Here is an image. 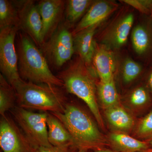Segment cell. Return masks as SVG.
Wrapping results in <instances>:
<instances>
[{"label":"cell","mask_w":152,"mask_h":152,"mask_svg":"<svg viewBox=\"0 0 152 152\" xmlns=\"http://www.w3.org/2000/svg\"><path fill=\"white\" fill-rule=\"evenodd\" d=\"M65 126L78 150L94 151L109 147L107 136L85 110L73 104H66L62 113H52Z\"/></svg>","instance_id":"1"},{"label":"cell","mask_w":152,"mask_h":152,"mask_svg":"<svg viewBox=\"0 0 152 152\" xmlns=\"http://www.w3.org/2000/svg\"><path fill=\"white\" fill-rule=\"evenodd\" d=\"M90 69L79 57L58 77L62 81L68 92L75 95L86 104L99 127L104 130L105 124L98 102L97 84Z\"/></svg>","instance_id":"2"},{"label":"cell","mask_w":152,"mask_h":152,"mask_svg":"<svg viewBox=\"0 0 152 152\" xmlns=\"http://www.w3.org/2000/svg\"><path fill=\"white\" fill-rule=\"evenodd\" d=\"M17 51L20 77L35 83L64 87L62 81L53 74L46 58L26 34H17Z\"/></svg>","instance_id":"3"},{"label":"cell","mask_w":152,"mask_h":152,"mask_svg":"<svg viewBox=\"0 0 152 152\" xmlns=\"http://www.w3.org/2000/svg\"><path fill=\"white\" fill-rule=\"evenodd\" d=\"M59 87L25 81L22 79L13 87L18 106L52 113H63L66 104V98Z\"/></svg>","instance_id":"4"},{"label":"cell","mask_w":152,"mask_h":152,"mask_svg":"<svg viewBox=\"0 0 152 152\" xmlns=\"http://www.w3.org/2000/svg\"><path fill=\"white\" fill-rule=\"evenodd\" d=\"M11 112L13 118L36 150L42 147L53 146L48 138V112L34 113L18 106H16Z\"/></svg>","instance_id":"5"},{"label":"cell","mask_w":152,"mask_h":152,"mask_svg":"<svg viewBox=\"0 0 152 152\" xmlns=\"http://www.w3.org/2000/svg\"><path fill=\"white\" fill-rule=\"evenodd\" d=\"M69 26L61 23L51 38L41 46L42 53L57 68L69 61L75 52L74 37Z\"/></svg>","instance_id":"6"},{"label":"cell","mask_w":152,"mask_h":152,"mask_svg":"<svg viewBox=\"0 0 152 152\" xmlns=\"http://www.w3.org/2000/svg\"><path fill=\"white\" fill-rule=\"evenodd\" d=\"M19 30L15 26L0 29V70L13 87L22 80L19 73L18 53L15 46Z\"/></svg>","instance_id":"7"},{"label":"cell","mask_w":152,"mask_h":152,"mask_svg":"<svg viewBox=\"0 0 152 152\" xmlns=\"http://www.w3.org/2000/svg\"><path fill=\"white\" fill-rule=\"evenodd\" d=\"M0 146L3 152H36L13 118L5 114L0 120Z\"/></svg>","instance_id":"8"},{"label":"cell","mask_w":152,"mask_h":152,"mask_svg":"<svg viewBox=\"0 0 152 152\" xmlns=\"http://www.w3.org/2000/svg\"><path fill=\"white\" fill-rule=\"evenodd\" d=\"M18 11L20 30L27 35L37 45H42V19L37 5L32 0L13 1Z\"/></svg>","instance_id":"9"},{"label":"cell","mask_w":152,"mask_h":152,"mask_svg":"<svg viewBox=\"0 0 152 152\" xmlns=\"http://www.w3.org/2000/svg\"><path fill=\"white\" fill-rule=\"evenodd\" d=\"M66 4L65 1L62 0H42L37 4L42 24V45L48 40L61 24Z\"/></svg>","instance_id":"10"},{"label":"cell","mask_w":152,"mask_h":152,"mask_svg":"<svg viewBox=\"0 0 152 152\" xmlns=\"http://www.w3.org/2000/svg\"><path fill=\"white\" fill-rule=\"evenodd\" d=\"M134 21V15L131 13L118 19L102 36V40L104 45L110 48L115 49L124 45L128 40Z\"/></svg>","instance_id":"11"},{"label":"cell","mask_w":152,"mask_h":152,"mask_svg":"<svg viewBox=\"0 0 152 152\" xmlns=\"http://www.w3.org/2000/svg\"><path fill=\"white\" fill-rule=\"evenodd\" d=\"M104 115L111 132H132L137 120L122 103L104 110Z\"/></svg>","instance_id":"12"},{"label":"cell","mask_w":152,"mask_h":152,"mask_svg":"<svg viewBox=\"0 0 152 152\" xmlns=\"http://www.w3.org/2000/svg\"><path fill=\"white\" fill-rule=\"evenodd\" d=\"M100 81L107 82L114 79L115 61L110 48L95 43L92 62Z\"/></svg>","instance_id":"13"},{"label":"cell","mask_w":152,"mask_h":152,"mask_svg":"<svg viewBox=\"0 0 152 152\" xmlns=\"http://www.w3.org/2000/svg\"><path fill=\"white\" fill-rule=\"evenodd\" d=\"M117 8V5L107 1L93 2L83 18L72 31L73 36L94 25L100 24Z\"/></svg>","instance_id":"14"},{"label":"cell","mask_w":152,"mask_h":152,"mask_svg":"<svg viewBox=\"0 0 152 152\" xmlns=\"http://www.w3.org/2000/svg\"><path fill=\"white\" fill-rule=\"evenodd\" d=\"M100 24L87 28L73 36L75 52H77L79 57L90 68L95 51L96 42L94 41V36Z\"/></svg>","instance_id":"15"},{"label":"cell","mask_w":152,"mask_h":152,"mask_svg":"<svg viewBox=\"0 0 152 152\" xmlns=\"http://www.w3.org/2000/svg\"><path fill=\"white\" fill-rule=\"evenodd\" d=\"M152 99L148 87L141 86L132 90L121 102L123 105L136 117L149 108L152 105Z\"/></svg>","instance_id":"16"},{"label":"cell","mask_w":152,"mask_h":152,"mask_svg":"<svg viewBox=\"0 0 152 152\" xmlns=\"http://www.w3.org/2000/svg\"><path fill=\"white\" fill-rule=\"evenodd\" d=\"M107 137L109 147L118 152H138L151 148L148 142L140 140L126 133L110 132Z\"/></svg>","instance_id":"17"},{"label":"cell","mask_w":152,"mask_h":152,"mask_svg":"<svg viewBox=\"0 0 152 152\" xmlns=\"http://www.w3.org/2000/svg\"><path fill=\"white\" fill-rule=\"evenodd\" d=\"M47 124L48 140L52 145L56 147L75 146L72 136L65 126L51 113H48Z\"/></svg>","instance_id":"18"},{"label":"cell","mask_w":152,"mask_h":152,"mask_svg":"<svg viewBox=\"0 0 152 152\" xmlns=\"http://www.w3.org/2000/svg\"><path fill=\"white\" fill-rule=\"evenodd\" d=\"M97 94L99 104L104 110L121 103L114 79L109 82L98 83Z\"/></svg>","instance_id":"19"},{"label":"cell","mask_w":152,"mask_h":152,"mask_svg":"<svg viewBox=\"0 0 152 152\" xmlns=\"http://www.w3.org/2000/svg\"><path fill=\"white\" fill-rule=\"evenodd\" d=\"M17 96L13 87L1 74H0V115H5L7 112L16 107Z\"/></svg>","instance_id":"20"},{"label":"cell","mask_w":152,"mask_h":152,"mask_svg":"<svg viewBox=\"0 0 152 152\" xmlns=\"http://www.w3.org/2000/svg\"><path fill=\"white\" fill-rule=\"evenodd\" d=\"M18 11L13 1L0 0V29L16 27L20 30Z\"/></svg>","instance_id":"21"},{"label":"cell","mask_w":152,"mask_h":152,"mask_svg":"<svg viewBox=\"0 0 152 152\" xmlns=\"http://www.w3.org/2000/svg\"><path fill=\"white\" fill-rule=\"evenodd\" d=\"M132 41L134 50L139 55L145 53L151 46L150 33L146 28L142 25H138L133 29Z\"/></svg>","instance_id":"22"},{"label":"cell","mask_w":152,"mask_h":152,"mask_svg":"<svg viewBox=\"0 0 152 152\" xmlns=\"http://www.w3.org/2000/svg\"><path fill=\"white\" fill-rule=\"evenodd\" d=\"M65 8V23L71 26L93 4L89 0H70L67 1Z\"/></svg>","instance_id":"23"},{"label":"cell","mask_w":152,"mask_h":152,"mask_svg":"<svg viewBox=\"0 0 152 152\" xmlns=\"http://www.w3.org/2000/svg\"><path fill=\"white\" fill-rule=\"evenodd\" d=\"M132 136L144 141L152 140V110L142 118L137 120Z\"/></svg>","instance_id":"24"},{"label":"cell","mask_w":152,"mask_h":152,"mask_svg":"<svg viewBox=\"0 0 152 152\" xmlns=\"http://www.w3.org/2000/svg\"><path fill=\"white\" fill-rule=\"evenodd\" d=\"M142 70L140 64L131 59L125 61L123 66V80L126 83H132L140 75Z\"/></svg>","instance_id":"25"},{"label":"cell","mask_w":152,"mask_h":152,"mask_svg":"<svg viewBox=\"0 0 152 152\" xmlns=\"http://www.w3.org/2000/svg\"><path fill=\"white\" fill-rule=\"evenodd\" d=\"M123 1L143 13H148L151 11L152 1L151 0H124Z\"/></svg>","instance_id":"26"},{"label":"cell","mask_w":152,"mask_h":152,"mask_svg":"<svg viewBox=\"0 0 152 152\" xmlns=\"http://www.w3.org/2000/svg\"><path fill=\"white\" fill-rule=\"evenodd\" d=\"M78 150L75 146L42 147L37 149L36 152H78Z\"/></svg>","instance_id":"27"},{"label":"cell","mask_w":152,"mask_h":152,"mask_svg":"<svg viewBox=\"0 0 152 152\" xmlns=\"http://www.w3.org/2000/svg\"><path fill=\"white\" fill-rule=\"evenodd\" d=\"M147 87L149 90L152 97V69L148 76Z\"/></svg>","instance_id":"28"},{"label":"cell","mask_w":152,"mask_h":152,"mask_svg":"<svg viewBox=\"0 0 152 152\" xmlns=\"http://www.w3.org/2000/svg\"><path fill=\"white\" fill-rule=\"evenodd\" d=\"M93 152H118L116 151H114L112 149L109 148L107 147H104V148H100L98 149L92 151Z\"/></svg>","instance_id":"29"},{"label":"cell","mask_w":152,"mask_h":152,"mask_svg":"<svg viewBox=\"0 0 152 152\" xmlns=\"http://www.w3.org/2000/svg\"><path fill=\"white\" fill-rule=\"evenodd\" d=\"M138 152H152V148H148L146 149L143 150Z\"/></svg>","instance_id":"30"},{"label":"cell","mask_w":152,"mask_h":152,"mask_svg":"<svg viewBox=\"0 0 152 152\" xmlns=\"http://www.w3.org/2000/svg\"><path fill=\"white\" fill-rule=\"evenodd\" d=\"M91 151H90V150L80 149L79 150L78 152H91Z\"/></svg>","instance_id":"31"},{"label":"cell","mask_w":152,"mask_h":152,"mask_svg":"<svg viewBox=\"0 0 152 152\" xmlns=\"http://www.w3.org/2000/svg\"><path fill=\"white\" fill-rule=\"evenodd\" d=\"M148 142L149 143L150 147H151V148H152V140L149 141Z\"/></svg>","instance_id":"32"},{"label":"cell","mask_w":152,"mask_h":152,"mask_svg":"<svg viewBox=\"0 0 152 152\" xmlns=\"http://www.w3.org/2000/svg\"><path fill=\"white\" fill-rule=\"evenodd\" d=\"M151 12L152 15V9L151 11Z\"/></svg>","instance_id":"33"}]
</instances>
